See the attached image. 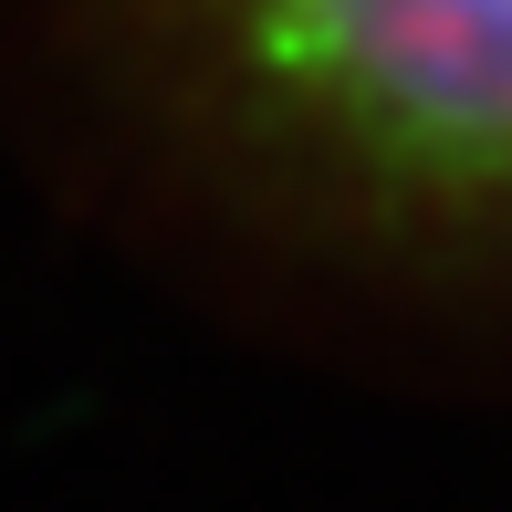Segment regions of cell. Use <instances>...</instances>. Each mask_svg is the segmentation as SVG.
Here are the masks:
<instances>
[{"label":"cell","mask_w":512,"mask_h":512,"mask_svg":"<svg viewBox=\"0 0 512 512\" xmlns=\"http://www.w3.org/2000/svg\"><path fill=\"white\" fill-rule=\"evenodd\" d=\"M168 53L293 178L512 230V0H147Z\"/></svg>","instance_id":"1"}]
</instances>
